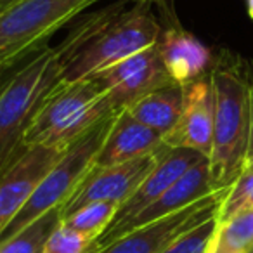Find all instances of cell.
Listing matches in <instances>:
<instances>
[{
  "label": "cell",
  "mask_w": 253,
  "mask_h": 253,
  "mask_svg": "<svg viewBox=\"0 0 253 253\" xmlns=\"http://www.w3.org/2000/svg\"><path fill=\"white\" fill-rule=\"evenodd\" d=\"M248 253H253V246H252V248H250V252Z\"/></svg>",
  "instance_id": "28"
},
{
  "label": "cell",
  "mask_w": 253,
  "mask_h": 253,
  "mask_svg": "<svg viewBox=\"0 0 253 253\" xmlns=\"http://www.w3.org/2000/svg\"><path fill=\"white\" fill-rule=\"evenodd\" d=\"M113 115L116 113L108 95L94 78L63 80L43 99L26 132L23 148H68Z\"/></svg>",
  "instance_id": "4"
},
{
  "label": "cell",
  "mask_w": 253,
  "mask_h": 253,
  "mask_svg": "<svg viewBox=\"0 0 253 253\" xmlns=\"http://www.w3.org/2000/svg\"><path fill=\"white\" fill-rule=\"evenodd\" d=\"M61 220H63L61 207L47 211L21 232H18L12 239L0 245V253H42L45 241L61 224Z\"/></svg>",
  "instance_id": "18"
},
{
  "label": "cell",
  "mask_w": 253,
  "mask_h": 253,
  "mask_svg": "<svg viewBox=\"0 0 253 253\" xmlns=\"http://www.w3.org/2000/svg\"><path fill=\"white\" fill-rule=\"evenodd\" d=\"M215 92L211 73L184 85V104L173 128L163 137L170 149H191L210 156L213 144Z\"/></svg>",
  "instance_id": "12"
},
{
  "label": "cell",
  "mask_w": 253,
  "mask_h": 253,
  "mask_svg": "<svg viewBox=\"0 0 253 253\" xmlns=\"http://www.w3.org/2000/svg\"><path fill=\"white\" fill-rule=\"evenodd\" d=\"M184 104V87L170 84L167 87L156 88L151 94L144 95L137 102L126 108L137 122L165 137L177 123Z\"/></svg>",
  "instance_id": "16"
},
{
  "label": "cell",
  "mask_w": 253,
  "mask_h": 253,
  "mask_svg": "<svg viewBox=\"0 0 253 253\" xmlns=\"http://www.w3.org/2000/svg\"><path fill=\"white\" fill-rule=\"evenodd\" d=\"M245 170H253V155L246 160V165H245Z\"/></svg>",
  "instance_id": "27"
},
{
  "label": "cell",
  "mask_w": 253,
  "mask_h": 253,
  "mask_svg": "<svg viewBox=\"0 0 253 253\" xmlns=\"http://www.w3.org/2000/svg\"><path fill=\"white\" fill-rule=\"evenodd\" d=\"M211 193H215V189L213 184H211L210 163H208V158H201L180 179H177L155 203H151L148 208H144L139 215H135L134 218H130V220L122 225L106 229L95 239L94 245L88 248L87 253H95L97 250L104 248L109 243H113L115 239L122 238L126 232H130L132 229L141 227V225L149 224V222L160 220L163 217H169V215L203 200V198H207Z\"/></svg>",
  "instance_id": "10"
},
{
  "label": "cell",
  "mask_w": 253,
  "mask_h": 253,
  "mask_svg": "<svg viewBox=\"0 0 253 253\" xmlns=\"http://www.w3.org/2000/svg\"><path fill=\"white\" fill-rule=\"evenodd\" d=\"M120 205L111 201H97V203H88L82 207L80 210L73 211L71 215L63 218V224L68 225L73 231L88 236L90 239H97L106 229L115 220L116 211Z\"/></svg>",
  "instance_id": "19"
},
{
  "label": "cell",
  "mask_w": 253,
  "mask_h": 253,
  "mask_svg": "<svg viewBox=\"0 0 253 253\" xmlns=\"http://www.w3.org/2000/svg\"><path fill=\"white\" fill-rule=\"evenodd\" d=\"M137 4H158V5H162V4H165V0H135Z\"/></svg>",
  "instance_id": "25"
},
{
  "label": "cell",
  "mask_w": 253,
  "mask_h": 253,
  "mask_svg": "<svg viewBox=\"0 0 253 253\" xmlns=\"http://www.w3.org/2000/svg\"><path fill=\"white\" fill-rule=\"evenodd\" d=\"M156 49L169 77L182 87L210 75L215 64L211 50L179 25L162 26Z\"/></svg>",
  "instance_id": "13"
},
{
  "label": "cell",
  "mask_w": 253,
  "mask_h": 253,
  "mask_svg": "<svg viewBox=\"0 0 253 253\" xmlns=\"http://www.w3.org/2000/svg\"><path fill=\"white\" fill-rule=\"evenodd\" d=\"M16 2H19V0H0V12L5 11L7 7H11V5L16 4Z\"/></svg>",
  "instance_id": "24"
},
{
  "label": "cell",
  "mask_w": 253,
  "mask_h": 253,
  "mask_svg": "<svg viewBox=\"0 0 253 253\" xmlns=\"http://www.w3.org/2000/svg\"><path fill=\"white\" fill-rule=\"evenodd\" d=\"M248 210H253V170H245L229 187L217 218L218 222H224Z\"/></svg>",
  "instance_id": "20"
},
{
  "label": "cell",
  "mask_w": 253,
  "mask_h": 253,
  "mask_svg": "<svg viewBox=\"0 0 253 253\" xmlns=\"http://www.w3.org/2000/svg\"><path fill=\"white\" fill-rule=\"evenodd\" d=\"M160 33L162 25L149 4H137L128 11H122V5L101 11L61 43L64 49L63 80L94 77L156 45Z\"/></svg>",
  "instance_id": "1"
},
{
  "label": "cell",
  "mask_w": 253,
  "mask_h": 253,
  "mask_svg": "<svg viewBox=\"0 0 253 253\" xmlns=\"http://www.w3.org/2000/svg\"><path fill=\"white\" fill-rule=\"evenodd\" d=\"M165 149L162 135L137 122L128 111H120L113 118L111 128L94 160V167L120 165L142 156L158 155Z\"/></svg>",
  "instance_id": "14"
},
{
  "label": "cell",
  "mask_w": 253,
  "mask_h": 253,
  "mask_svg": "<svg viewBox=\"0 0 253 253\" xmlns=\"http://www.w3.org/2000/svg\"><path fill=\"white\" fill-rule=\"evenodd\" d=\"M167 151L169 148L158 155L142 156V158L120 163V165L92 167L78 184L75 193L61 207L63 218L88 203L111 201V203L122 205L134 194V191L141 186V182L149 175V172L155 169L158 160Z\"/></svg>",
  "instance_id": "9"
},
{
  "label": "cell",
  "mask_w": 253,
  "mask_h": 253,
  "mask_svg": "<svg viewBox=\"0 0 253 253\" xmlns=\"http://www.w3.org/2000/svg\"><path fill=\"white\" fill-rule=\"evenodd\" d=\"M246 2V12H248L250 19H253V0H245Z\"/></svg>",
  "instance_id": "26"
},
{
  "label": "cell",
  "mask_w": 253,
  "mask_h": 253,
  "mask_svg": "<svg viewBox=\"0 0 253 253\" xmlns=\"http://www.w3.org/2000/svg\"><path fill=\"white\" fill-rule=\"evenodd\" d=\"M215 92L213 144L208 156L215 191L229 189L245 172L252 137V106L246 75L227 56L211 68Z\"/></svg>",
  "instance_id": "2"
},
{
  "label": "cell",
  "mask_w": 253,
  "mask_h": 253,
  "mask_svg": "<svg viewBox=\"0 0 253 253\" xmlns=\"http://www.w3.org/2000/svg\"><path fill=\"white\" fill-rule=\"evenodd\" d=\"M108 95L115 113L125 111L156 88L173 84L156 45L90 77Z\"/></svg>",
  "instance_id": "8"
},
{
  "label": "cell",
  "mask_w": 253,
  "mask_h": 253,
  "mask_svg": "<svg viewBox=\"0 0 253 253\" xmlns=\"http://www.w3.org/2000/svg\"><path fill=\"white\" fill-rule=\"evenodd\" d=\"M66 148L26 146L0 175V232L28 203Z\"/></svg>",
  "instance_id": "11"
},
{
  "label": "cell",
  "mask_w": 253,
  "mask_h": 253,
  "mask_svg": "<svg viewBox=\"0 0 253 253\" xmlns=\"http://www.w3.org/2000/svg\"><path fill=\"white\" fill-rule=\"evenodd\" d=\"M218 218L213 217L210 220L203 222L198 227L184 232L180 238H177L163 253H208L210 243L217 231Z\"/></svg>",
  "instance_id": "21"
},
{
  "label": "cell",
  "mask_w": 253,
  "mask_h": 253,
  "mask_svg": "<svg viewBox=\"0 0 253 253\" xmlns=\"http://www.w3.org/2000/svg\"><path fill=\"white\" fill-rule=\"evenodd\" d=\"M229 189L215 191L207 198L115 239L95 253H163L177 238L203 222L218 217V210Z\"/></svg>",
  "instance_id": "7"
},
{
  "label": "cell",
  "mask_w": 253,
  "mask_h": 253,
  "mask_svg": "<svg viewBox=\"0 0 253 253\" xmlns=\"http://www.w3.org/2000/svg\"><path fill=\"white\" fill-rule=\"evenodd\" d=\"M245 75L250 85V106H252V137H250V151H248V158H250L253 155V68L245 71Z\"/></svg>",
  "instance_id": "23"
},
{
  "label": "cell",
  "mask_w": 253,
  "mask_h": 253,
  "mask_svg": "<svg viewBox=\"0 0 253 253\" xmlns=\"http://www.w3.org/2000/svg\"><path fill=\"white\" fill-rule=\"evenodd\" d=\"M253 246V210L218 222L208 253H248Z\"/></svg>",
  "instance_id": "17"
},
{
  "label": "cell",
  "mask_w": 253,
  "mask_h": 253,
  "mask_svg": "<svg viewBox=\"0 0 253 253\" xmlns=\"http://www.w3.org/2000/svg\"><path fill=\"white\" fill-rule=\"evenodd\" d=\"M92 245H94V239L78 231H73L61 220V224L54 229L45 241L42 253H87Z\"/></svg>",
  "instance_id": "22"
},
{
  "label": "cell",
  "mask_w": 253,
  "mask_h": 253,
  "mask_svg": "<svg viewBox=\"0 0 253 253\" xmlns=\"http://www.w3.org/2000/svg\"><path fill=\"white\" fill-rule=\"evenodd\" d=\"M201 158H207V156L200 155L196 151H191V149L169 148V151L158 160L155 169L142 180L141 186L134 191V194L120 205L115 220L111 222L108 229L125 224L130 218H134L135 215L141 213L144 208H148L151 203H155L177 179H180Z\"/></svg>",
  "instance_id": "15"
},
{
  "label": "cell",
  "mask_w": 253,
  "mask_h": 253,
  "mask_svg": "<svg viewBox=\"0 0 253 253\" xmlns=\"http://www.w3.org/2000/svg\"><path fill=\"white\" fill-rule=\"evenodd\" d=\"M63 45H43L0 82V175L21 153L43 99L63 82Z\"/></svg>",
  "instance_id": "3"
},
{
  "label": "cell",
  "mask_w": 253,
  "mask_h": 253,
  "mask_svg": "<svg viewBox=\"0 0 253 253\" xmlns=\"http://www.w3.org/2000/svg\"><path fill=\"white\" fill-rule=\"evenodd\" d=\"M99 0H19L0 12V70L42 49L57 30Z\"/></svg>",
  "instance_id": "6"
},
{
  "label": "cell",
  "mask_w": 253,
  "mask_h": 253,
  "mask_svg": "<svg viewBox=\"0 0 253 253\" xmlns=\"http://www.w3.org/2000/svg\"><path fill=\"white\" fill-rule=\"evenodd\" d=\"M113 118L115 115L102 120L90 132H87L78 141L68 146L63 156L43 177V180L28 200V203L9 222L7 227L0 232V245L12 239L18 232H21L23 229L28 227L32 222L45 215L47 211L63 207L66 203L68 198L75 193L78 184L82 182V179L94 167V160L111 128Z\"/></svg>",
  "instance_id": "5"
}]
</instances>
